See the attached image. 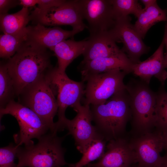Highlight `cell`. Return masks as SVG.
Listing matches in <instances>:
<instances>
[{
	"label": "cell",
	"mask_w": 167,
	"mask_h": 167,
	"mask_svg": "<svg viewBox=\"0 0 167 167\" xmlns=\"http://www.w3.org/2000/svg\"><path fill=\"white\" fill-rule=\"evenodd\" d=\"M55 93L46 74L25 89L18 97V102L35 113L51 131L57 133L53 121L58 109Z\"/></svg>",
	"instance_id": "cell-5"
},
{
	"label": "cell",
	"mask_w": 167,
	"mask_h": 167,
	"mask_svg": "<svg viewBox=\"0 0 167 167\" xmlns=\"http://www.w3.org/2000/svg\"><path fill=\"white\" fill-rule=\"evenodd\" d=\"M30 14L28 8L23 7L15 13L0 15L1 30L3 34L11 35L25 32L31 21Z\"/></svg>",
	"instance_id": "cell-20"
},
{
	"label": "cell",
	"mask_w": 167,
	"mask_h": 167,
	"mask_svg": "<svg viewBox=\"0 0 167 167\" xmlns=\"http://www.w3.org/2000/svg\"><path fill=\"white\" fill-rule=\"evenodd\" d=\"M158 167H167V152L162 156L161 161Z\"/></svg>",
	"instance_id": "cell-33"
},
{
	"label": "cell",
	"mask_w": 167,
	"mask_h": 167,
	"mask_svg": "<svg viewBox=\"0 0 167 167\" xmlns=\"http://www.w3.org/2000/svg\"><path fill=\"white\" fill-rule=\"evenodd\" d=\"M19 5L23 6V7L28 8L33 7L37 4L38 0H19Z\"/></svg>",
	"instance_id": "cell-30"
},
{
	"label": "cell",
	"mask_w": 167,
	"mask_h": 167,
	"mask_svg": "<svg viewBox=\"0 0 167 167\" xmlns=\"http://www.w3.org/2000/svg\"><path fill=\"white\" fill-rule=\"evenodd\" d=\"M163 149L167 150V133H163Z\"/></svg>",
	"instance_id": "cell-34"
},
{
	"label": "cell",
	"mask_w": 167,
	"mask_h": 167,
	"mask_svg": "<svg viewBox=\"0 0 167 167\" xmlns=\"http://www.w3.org/2000/svg\"><path fill=\"white\" fill-rule=\"evenodd\" d=\"M131 20L129 15L117 17L114 26L109 32L116 42L122 43V50L134 63L137 64L141 62L143 55L148 52L150 48L144 43Z\"/></svg>",
	"instance_id": "cell-11"
},
{
	"label": "cell",
	"mask_w": 167,
	"mask_h": 167,
	"mask_svg": "<svg viewBox=\"0 0 167 167\" xmlns=\"http://www.w3.org/2000/svg\"><path fill=\"white\" fill-rule=\"evenodd\" d=\"M17 167V166H15V167Z\"/></svg>",
	"instance_id": "cell-37"
},
{
	"label": "cell",
	"mask_w": 167,
	"mask_h": 167,
	"mask_svg": "<svg viewBox=\"0 0 167 167\" xmlns=\"http://www.w3.org/2000/svg\"><path fill=\"white\" fill-rule=\"evenodd\" d=\"M128 74L119 69L88 76L85 80L84 105H97L104 104L117 92L125 89L123 82Z\"/></svg>",
	"instance_id": "cell-8"
},
{
	"label": "cell",
	"mask_w": 167,
	"mask_h": 167,
	"mask_svg": "<svg viewBox=\"0 0 167 167\" xmlns=\"http://www.w3.org/2000/svg\"><path fill=\"white\" fill-rule=\"evenodd\" d=\"M116 18L133 14L137 18L142 9L137 0H110Z\"/></svg>",
	"instance_id": "cell-26"
},
{
	"label": "cell",
	"mask_w": 167,
	"mask_h": 167,
	"mask_svg": "<svg viewBox=\"0 0 167 167\" xmlns=\"http://www.w3.org/2000/svg\"><path fill=\"white\" fill-rule=\"evenodd\" d=\"M92 121L98 133L106 141L126 135L131 118L129 94L126 89L113 95L104 104L91 105Z\"/></svg>",
	"instance_id": "cell-2"
},
{
	"label": "cell",
	"mask_w": 167,
	"mask_h": 167,
	"mask_svg": "<svg viewBox=\"0 0 167 167\" xmlns=\"http://www.w3.org/2000/svg\"><path fill=\"white\" fill-rule=\"evenodd\" d=\"M65 0H38L37 6L40 9H46L58 7L63 3Z\"/></svg>",
	"instance_id": "cell-28"
},
{
	"label": "cell",
	"mask_w": 167,
	"mask_h": 167,
	"mask_svg": "<svg viewBox=\"0 0 167 167\" xmlns=\"http://www.w3.org/2000/svg\"><path fill=\"white\" fill-rule=\"evenodd\" d=\"M126 85L131 112V137L139 136L155 129L156 92L141 80L131 79Z\"/></svg>",
	"instance_id": "cell-3"
},
{
	"label": "cell",
	"mask_w": 167,
	"mask_h": 167,
	"mask_svg": "<svg viewBox=\"0 0 167 167\" xmlns=\"http://www.w3.org/2000/svg\"><path fill=\"white\" fill-rule=\"evenodd\" d=\"M134 28L143 39L149 29L156 23L162 21L167 22V12L166 10L161 9L157 2L146 10H143L138 17Z\"/></svg>",
	"instance_id": "cell-21"
},
{
	"label": "cell",
	"mask_w": 167,
	"mask_h": 167,
	"mask_svg": "<svg viewBox=\"0 0 167 167\" xmlns=\"http://www.w3.org/2000/svg\"><path fill=\"white\" fill-rule=\"evenodd\" d=\"M59 167H62L60 166ZM69 167H74L73 165H71Z\"/></svg>",
	"instance_id": "cell-36"
},
{
	"label": "cell",
	"mask_w": 167,
	"mask_h": 167,
	"mask_svg": "<svg viewBox=\"0 0 167 167\" xmlns=\"http://www.w3.org/2000/svg\"><path fill=\"white\" fill-rule=\"evenodd\" d=\"M162 85L156 92L155 129L167 133V92Z\"/></svg>",
	"instance_id": "cell-24"
},
{
	"label": "cell",
	"mask_w": 167,
	"mask_h": 167,
	"mask_svg": "<svg viewBox=\"0 0 167 167\" xmlns=\"http://www.w3.org/2000/svg\"><path fill=\"white\" fill-rule=\"evenodd\" d=\"M47 75L57 94L58 119L55 122L56 128L58 131H62L67 118L65 115L66 109L80 102L84 96L85 86L82 81L71 79L65 72L60 71L57 66L51 69Z\"/></svg>",
	"instance_id": "cell-7"
},
{
	"label": "cell",
	"mask_w": 167,
	"mask_h": 167,
	"mask_svg": "<svg viewBox=\"0 0 167 167\" xmlns=\"http://www.w3.org/2000/svg\"><path fill=\"white\" fill-rule=\"evenodd\" d=\"M48 49L27 40L5 62L14 84L16 97L27 88L45 75L53 67Z\"/></svg>",
	"instance_id": "cell-1"
},
{
	"label": "cell",
	"mask_w": 167,
	"mask_h": 167,
	"mask_svg": "<svg viewBox=\"0 0 167 167\" xmlns=\"http://www.w3.org/2000/svg\"><path fill=\"white\" fill-rule=\"evenodd\" d=\"M49 131L38 142L19 147L16 157L17 167H59L68 165L64 159L65 149L62 146L64 137Z\"/></svg>",
	"instance_id": "cell-4"
},
{
	"label": "cell",
	"mask_w": 167,
	"mask_h": 167,
	"mask_svg": "<svg viewBox=\"0 0 167 167\" xmlns=\"http://www.w3.org/2000/svg\"><path fill=\"white\" fill-rule=\"evenodd\" d=\"M88 43V39L81 41L73 39L64 40L50 50L53 51L58 59V69L65 72L69 65L76 58L83 54Z\"/></svg>",
	"instance_id": "cell-19"
},
{
	"label": "cell",
	"mask_w": 167,
	"mask_h": 167,
	"mask_svg": "<svg viewBox=\"0 0 167 167\" xmlns=\"http://www.w3.org/2000/svg\"><path fill=\"white\" fill-rule=\"evenodd\" d=\"M163 40L164 41L165 45V46L166 49V54L164 56V58L165 62L167 63V22L165 23L164 34Z\"/></svg>",
	"instance_id": "cell-32"
},
{
	"label": "cell",
	"mask_w": 167,
	"mask_h": 167,
	"mask_svg": "<svg viewBox=\"0 0 167 167\" xmlns=\"http://www.w3.org/2000/svg\"><path fill=\"white\" fill-rule=\"evenodd\" d=\"M106 148V151L99 161L89 164L87 167H131L136 163L129 133L109 141Z\"/></svg>",
	"instance_id": "cell-14"
},
{
	"label": "cell",
	"mask_w": 167,
	"mask_h": 167,
	"mask_svg": "<svg viewBox=\"0 0 167 167\" xmlns=\"http://www.w3.org/2000/svg\"><path fill=\"white\" fill-rule=\"evenodd\" d=\"M71 107L77 114L71 120L66 119L65 128L68 131V135H71L74 138L78 150L83 154L93 140L102 137L92 124L89 105H82L79 102Z\"/></svg>",
	"instance_id": "cell-12"
},
{
	"label": "cell",
	"mask_w": 167,
	"mask_h": 167,
	"mask_svg": "<svg viewBox=\"0 0 167 167\" xmlns=\"http://www.w3.org/2000/svg\"><path fill=\"white\" fill-rule=\"evenodd\" d=\"M134 63L127 55L122 52L116 55L83 62L79 67L82 81L84 82L89 76L119 69L128 74L132 73Z\"/></svg>",
	"instance_id": "cell-15"
},
{
	"label": "cell",
	"mask_w": 167,
	"mask_h": 167,
	"mask_svg": "<svg viewBox=\"0 0 167 167\" xmlns=\"http://www.w3.org/2000/svg\"><path fill=\"white\" fill-rule=\"evenodd\" d=\"M83 54V62L111 57L123 52L109 32L90 36Z\"/></svg>",
	"instance_id": "cell-18"
},
{
	"label": "cell",
	"mask_w": 167,
	"mask_h": 167,
	"mask_svg": "<svg viewBox=\"0 0 167 167\" xmlns=\"http://www.w3.org/2000/svg\"><path fill=\"white\" fill-rule=\"evenodd\" d=\"M14 117L19 124L20 130L14 136L16 144L27 146L34 143L32 139H37L50 131L47 125L33 111L14 100L0 109V119L5 114Z\"/></svg>",
	"instance_id": "cell-6"
},
{
	"label": "cell",
	"mask_w": 167,
	"mask_h": 167,
	"mask_svg": "<svg viewBox=\"0 0 167 167\" xmlns=\"http://www.w3.org/2000/svg\"><path fill=\"white\" fill-rule=\"evenodd\" d=\"M130 136L136 163L142 167H158L162 158L160 153L164 149L163 133L155 129L139 136Z\"/></svg>",
	"instance_id": "cell-13"
},
{
	"label": "cell",
	"mask_w": 167,
	"mask_h": 167,
	"mask_svg": "<svg viewBox=\"0 0 167 167\" xmlns=\"http://www.w3.org/2000/svg\"><path fill=\"white\" fill-rule=\"evenodd\" d=\"M165 44L163 40L155 52L146 60L135 64L132 73L149 84L153 76L157 78L164 85L167 78V63L163 54Z\"/></svg>",
	"instance_id": "cell-16"
},
{
	"label": "cell",
	"mask_w": 167,
	"mask_h": 167,
	"mask_svg": "<svg viewBox=\"0 0 167 167\" xmlns=\"http://www.w3.org/2000/svg\"><path fill=\"white\" fill-rule=\"evenodd\" d=\"M17 97L12 80L7 70L5 62L0 66V109L4 108Z\"/></svg>",
	"instance_id": "cell-23"
},
{
	"label": "cell",
	"mask_w": 167,
	"mask_h": 167,
	"mask_svg": "<svg viewBox=\"0 0 167 167\" xmlns=\"http://www.w3.org/2000/svg\"><path fill=\"white\" fill-rule=\"evenodd\" d=\"M19 4V0H0V15L8 14L11 9Z\"/></svg>",
	"instance_id": "cell-29"
},
{
	"label": "cell",
	"mask_w": 167,
	"mask_h": 167,
	"mask_svg": "<svg viewBox=\"0 0 167 167\" xmlns=\"http://www.w3.org/2000/svg\"><path fill=\"white\" fill-rule=\"evenodd\" d=\"M27 40L26 31L17 35H0V57L7 60L16 53Z\"/></svg>",
	"instance_id": "cell-22"
},
{
	"label": "cell",
	"mask_w": 167,
	"mask_h": 167,
	"mask_svg": "<svg viewBox=\"0 0 167 167\" xmlns=\"http://www.w3.org/2000/svg\"><path fill=\"white\" fill-rule=\"evenodd\" d=\"M131 167H142L139 165L138 163H135L132 165Z\"/></svg>",
	"instance_id": "cell-35"
},
{
	"label": "cell",
	"mask_w": 167,
	"mask_h": 167,
	"mask_svg": "<svg viewBox=\"0 0 167 167\" xmlns=\"http://www.w3.org/2000/svg\"><path fill=\"white\" fill-rule=\"evenodd\" d=\"M78 33L73 29L66 30L58 26L47 28L38 24L27 27L26 40L50 50L58 43Z\"/></svg>",
	"instance_id": "cell-17"
},
{
	"label": "cell",
	"mask_w": 167,
	"mask_h": 167,
	"mask_svg": "<svg viewBox=\"0 0 167 167\" xmlns=\"http://www.w3.org/2000/svg\"><path fill=\"white\" fill-rule=\"evenodd\" d=\"M144 6V10H146L157 2L155 0H141L140 1Z\"/></svg>",
	"instance_id": "cell-31"
},
{
	"label": "cell",
	"mask_w": 167,
	"mask_h": 167,
	"mask_svg": "<svg viewBox=\"0 0 167 167\" xmlns=\"http://www.w3.org/2000/svg\"><path fill=\"white\" fill-rule=\"evenodd\" d=\"M20 146L11 143L0 149V167H12L17 166L14 163L19 148Z\"/></svg>",
	"instance_id": "cell-27"
},
{
	"label": "cell",
	"mask_w": 167,
	"mask_h": 167,
	"mask_svg": "<svg viewBox=\"0 0 167 167\" xmlns=\"http://www.w3.org/2000/svg\"><path fill=\"white\" fill-rule=\"evenodd\" d=\"M106 142L102 137L93 140L82 154L83 156L80 160L73 165L74 167H83L91 162L100 159L105 152Z\"/></svg>",
	"instance_id": "cell-25"
},
{
	"label": "cell",
	"mask_w": 167,
	"mask_h": 167,
	"mask_svg": "<svg viewBox=\"0 0 167 167\" xmlns=\"http://www.w3.org/2000/svg\"><path fill=\"white\" fill-rule=\"evenodd\" d=\"M83 17L88 22L90 36L108 32L116 20L110 0H78Z\"/></svg>",
	"instance_id": "cell-10"
},
{
	"label": "cell",
	"mask_w": 167,
	"mask_h": 167,
	"mask_svg": "<svg viewBox=\"0 0 167 167\" xmlns=\"http://www.w3.org/2000/svg\"><path fill=\"white\" fill-rule=\"evenodd\" d=\"M30 16L34 24L54 27L69 25L79 32L88 28L83 22L78 0H66L59 6L49 9H40L35 7Z\"/></svg>",
	"instance_id": "cell-9"
}]
</instances>
